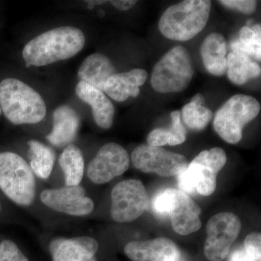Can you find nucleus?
I'll list each match as a JSON object with an SVG mask.
<instances>
[{
	"instance_id": "1",
	"label": "nucleus",
	"mask_w": 261,
	"mask_h": 261,
	"mask_svg": "<svg viewBox=\"0 0 261 261\" xmlns=\"http://www.w3.org/2000/svg\"><path fill=\"white\" fill-rule=\"evenodd\" d=\"M86 38L81 29L60 27L34 37L25 44L22 56L25 66L40 67L69 59L83 49Z\"/></svg>"
},
{
	"instance_id": "2",
	"label": "nucleus",
	"mask_w": 261,
	"mask_h": 261,
	"mask_svg": "<svg viewBox=\"0 0 261 261\" xmlns=\"http://www.w3.org/2000/svg\"><path fill=\"white\" fill-rule=\"evenodd\" d=\"M0 106L15 125L35 124L45 118L47 106L35 89L22 81L5 79L0 83Z\"/></svg>"
},
{
	"instance_id": "3",
	"label": "nucleus",
	"mask_w": 261,
	"mask_h": 261,
	"mask_svg": "<svg viewBox=\"0 0 261 261\" xmlns=\"http://www.w3.org/2000/svg\"><path fill=\"white\" fill-rule=\"evenodd\" d=\"M211 11L209 0H185L171 5L160 18V32L171 40H190L205 28Z\"/></svg>"
},
{
	"instance_id": "4",
	"label": "nucleus",
	"mask_w": 261,
	"mask_h": 261,
	"mask_svg": "<svg viewBox=\"0 0 261 261\" xmlns=\"http://www.w3.org/2000/svg\"><path fill=\"white\" fill-rule=\"evenodd\" d=\"M227 161L226 152L221 147H214L200 152L178 175L181 191L187 195H212L216 189L217 176Z\"/></svg>"
},
{
	"instance_id": "5",
	"label": "nucleus",
	"mask_w": 261,
	"mask_h": 261,
	"mask_svg": "<svg viewBox=\"0 0 261 261\" xmlns=\"http://www.w3.org/2000/svg\"><path fill=\"white\" fill-rule=\"evenodd\" d=\"M194 73L195 68L190 51L183 46H175L154 65L151 85L159 93H178L190 86Z\"/></svg>"
},
{
	"instance_id": "6",
	"label": "nucleus",
	"mask_w": 261,
	"mask_h": 261,
	"mask_svg": "<svg viewBox=\"0 0 261 261\" xmlns=\"http://www.w3.org/2000/svg\"><path fill=\"white\" fill-rule=\"evenodd\" d=\"M0 190L17 205L29 206L35 199V175L18 154L0 152Z\"/></svg>"
},
{
	"instance_id": "7",
	"label": "nucleus",
	"mask_w": 261,
	"mask_h": 261,
	"mask_svg": "<svg viewBox=\"0 0 261 261\" xmlns=\"http://www.w3.org/2000/svg\"><path fill=\"white\" fill-rule=\"evenodd\" d=\"M257 99L246 94H235L218 110L214 128L222 140L228 144H238L243 138V128L253 121L260 111Z\"/></svg>"
},
{
	"instance_id": "8",
	"label": "nucleus",
	"mask_w": 261,
	"mask_h": 261,
	"mask_svg": "<svg viewBox=\"0 0 261 261\" xmlns=\"http://www.w3.org/2000/svg\"><path fill=\"white\" fill-rule=\"evenodd\" d=\"M152 207L159 216H169L173 229L178 234H190L202 226L200 206L180 190L167 189L160 192L154 197Z\"/></svg>"
},
{
	"instance_id": "9",
	"label": "nucleus",
	"mask_w": 261,
	"mask_h": 261,
	"mask_svg": "<svg viewBox=\"0 0 261 261\" xmlns=\"http://www.w3.org/2000/svg\"><path fill=\"white\" fill-rule=\"evenodd\" d=\"M148 205V194L140 180H123L115 185L111 192V215L117 223L135 221Z\"/></svg>"
},
{
	"instance_id": "10",
	"label": "nucleus",
	"mask_w": 261,
	"mask_h": 261,
	"mask_svg": "<svg viewBox=\"0 0 261 261\" xmlns=\"http://www.w3.org/2000/svg\"><path fill=\"white\" fill-rule=\"evenodd\" d=\"M241 228V221L233 213H220L212 216L206 225L205 257L211 261L226 258Z\"/></svg>"
},
{
	"instance_id": "11",
	"label": "nucleus",
	"mask_w": 261,
	"mask_h": 261,
	"mask_svg": "<svg viewBox=\"0 0 261 261\" xmlns=\"http://www.w3.org/2000/svg\"><path fill=\"white\" fill-rule=\"evenodd\" d=\"M132 162L142 172L155 173L162 177L177 176L189 164L183 154L147 144H142L134 149Z\"/></svg>"
},
{
	"instance_id": "12",
	"label": "nucleus",
	"mask_w": 261,
	"mask_h": 261,
	"mask_svg": "<svg viewBox=\"0 0 261 261\" xmlns=\"http://www.w3.org/2000/svg\"><path fill=\"white\" fill-rule=\"evenodd\" d=\"M130 166L126 149L115 142L106 144L89 163L87 176L95 185H104L123 174Z\"/></svg>"
},
{
	"instance_id": "13",
	"label": "nucleus",
	"mask_w": 261,
	"mask_h": 261,
	"mask_svg": "<svg viewBox=\"0 0 261 261\" xmlns=\"http://www.w3.org/2000/svg\"><path fill=\"white\" fill-rule=\"evenodd\" d=\"M40 200L51 210L73 216H87L94 207L93 201L86 196L85 189L81 185L46 189Z\"/></svg>"
},
{
	"instance_id": "14",
	"label": "nucleus",
	"mask_w": 261,
	"mask_h": 261,
	"mask_svg": "<svg viewBox=\"0 0 261 261\" xmlns=\"http://www.w3.org/2000/svg\"><path fill=\"white\" fill-rule=\"evenodd\" d=\"M124 252L132 261H175L180 257L176 244L166 238L129 242Z\"/></svg>"
},
{
	"instance_id": "15",
	"label": "nucleus",
	"mask_w": 261,
	"mask_h": 261,
	"mask_svg": "<svg viewBox=\"0 0 261 261\" xmlns=\"http://www.w3.org/2000/svg\"><path fill=\"white\" fill-rule=\"evenodd\" d=\"M53 261H97L99 244L88 236L57 238L49 244Z\"/></svg>"
},
{
	"instance_id": "16",
	"label": "nucleus",
	"mask_w": 261,
	"mask_h": 261,
	"mask_svg": "<svg viewBox=\"0 0 261 261\" xmlns=\"http://www.w3.org/2000/svg\"><path fill=\"white\" fill-rule=\"evenodd\" d=\"M75 93L80 99L92 107L94 121L98 126L104 129L112 126L115 108L104 92L80 81L75 87Z\"/></svg>"
},
{
	"instance_id": "17",
	"label": "nucleus",
	"mask_w": 261,
	"mask_h": 261,
	"mask_svg": "<svg viewBox=\"0 0 261 261\" xmlns=\"http://www.w3.org/2000/svg\"><path fill=\"white\" fill-rule=\"evenodd\" d=\"M148 73L142 68L116 73L111 75L104 87V92L116 102H124L128 97H138L140 87L144 85Z\"/></svg>"
},
{
	"instance_id": "18",
	"label": "nucleus",
	"mask_w": 261,
	"mask_h": 261,
	"mask_svg": "<svg viewBox=\"0 0 261 261\" xmlns=\"http://www.w3.org/2000/svg\"><path fill=\"white\" fill-rule=\"evenodd\" d=\"M53 125L50 133L46 137L48 142L56 147H64L75 140L80 126V117L73 108L61 106L53 112Z\"/></svg>"
},
{
	"instance_id": "19",
	"label": "nucleus",
	"mask_w": 261,
	"mask_h": 261,
	"mask_svg": "<svg viewBox=\"0 0 261 261\" xmlns=\"http://www.w3.org/2000/svg\"><path fill=\"white\" fill-rule=\"evenodd\" d=\"M200 54L205 69L215 76H222L227 69V43L224 35L211 33L200 47Z\"/></svg>"
},
{
	"instance_id": "20",
	"label": "nucleus",
	"mask_w": 261,
	"mask_h": 261,
	"mask_svg": "<svg viewBox=\"0 0 261 261\" xmlns=\"http://www.w3.org/2000/svg\"><path fill=\"white\" fill-rule=\"evenodd\" d=\"M116 73V67L108 56L94 53L87 57L82 63L78 76L81 81L104 92L106 82Z\"/></svg>"
},
{
	"instance_id": "21",
	"label": "nucleus",
	"mask_w": 261,
	"mask_h": 261,
	"mask_svg": "<svg viewBox=\"0 0 261 261\" xmlns=\"http://www.w3.org/2000/svg\"><path fill=\"white\" fill-rule=\"evenodd\" d=\"M226 73L231 83L241 86L260 76L261 68L256 61L246 55L231 51L227 56Z\"/></svg>"
},
{
	"instance_id": "22",
	"label": "nucleus",
	"mask_w": 261,
	"mask_h": 261,
	"mask_svg": "<svg viewBox=\"0 0 261 261\" xmlns=\"http://www.w3.org/2000/svg\"><path fill=\"white\" fill-rule=\"evenodd\" d=\"M171 126L168 128H159L151 130L147 137V145L162 147L168 145H181L187 140V130L181 121V112L171 113Z\"/></svg>"
},
{
	"instance_id": "23",
	"label": "nucleus",
	"mask_w": 261,
	"mask_h": 261,
	"mask_svg": "<svg viewBox=\"0 0 261 261\" xmlns=\"http://www.w3.org/2000/svg\"><path fill=\"white\" fill-rule=\"evenodd\" d=\"M66 186L80 185L84 174V154L78 146L70 144L63 149L59 159Z\"/></svg>"
},
{
	"instance_id": "24",
	"label": "nucleus",
	"mask_w": 261,
	"mask_h": 261,
	"mask_svg": "<svg viewBox=\"0 0 261 261\" xmlns=\"http://www.w3.org/2000/svg\"><path fill=\"white\" fill-rule=\"evenodd\" d=\"M28 145L29 166L33 173L41 179H47L50 176L56 161L54 150L37 140L29 141Z\"/></svg>"
},
{
	"instance_id": "25",
	"label": "nucleus",
	"mask_w": 261,
	"mask_h": 261,
	"mask_svg": "<svg viewBox=\"0 0 261 261\" xmlns=\"http://www.w3.org/2000/svg\"><path fill=\"white\" fill-rule=\"evenodd\" d=\"M204 96L197 94L182 108L181 116L184 123L192 130L205 129L212 120V111L204 106Z\"/></svg>"
},
{
	"instance_id": "26",
	"label": "nucleus",
	"mask_w": 261,
	"mask_h": 261,
	"mask_svg": "<svg viewBox=\"0 0 261 261\" xmlns=\"http://www.w3.org/2000/svg\"><path fill=\"white\" fill-rule=\"evenodd\" d=\"M231 51H240L252 59L261 61L260 24L246 25L241 28L238 39L230 43Z\"/></svg>"
},
{
	"instance_id": "27",
	"label": "nucleus",
	"mask_w": 261,
	"mask_h": 261,
	"mask_svg": "<svg viewBox=\"0 0 261 261\" xmlns=\"http://www.w3.org/2000/svg\"><path fill=\"white\" fill-rule=\"evenodd\" d=\"M0 261H29L18 245L6 240L0 243Z\"/></svg>"
},
{
	"instance_id": "28",
	"label": "nucleus",
	"mask_w": 261,
	"mask_h": 261,
	"mask_svg": "<svg viewBox=\"0 0 261 261\" xmlns=\"http://www.w3.org/2000/svg\"><path fill=\"white\" fill-rule=\"evenodd\" d=\"M219 3L228 9L237 10L246 15L253 13L257 5V2L255 0H221Z\"/></svg>"
},
{
	"instance_id": "29",
	"label": "nucleus",
	"mask_w": 261,
	"mask_h": 261,
	"mask_svg": "<svg viewBox=\"0 0 261 261\" xmlns=\"http://www.w3.org/2000/svg\"><path fill=\"white\" fill-rule=\"evenodd\" d=\"M244 250L255 261H260L261 234L252 232L247 235L244 243Z\"/></svg>"
},
{
	"instance_id": "30",
	"label": "nucleus",
	"mask_w": 261,
	"mask_h": 261,
	"mask_svg": "<svg viewBox=\"0 0 261 261\" xmlns=\"http://www.w3.org/2000/svg\"><path fill=\"white\" fill-rule=\"evenodd\" d=\"M109 3L117 10L126 11L135 7L137 2L135 0H113Z\"/></svg>"
},
{
	"instance_id": "31",
	"label": "nucleus",
	"mask_w": 261,
	"mask_h": 261,
	"mask_svg": "<svg viewBox=\"0 0 261 261\" xmlns=\"http://www.w3.org/2000/svg\"><path fill=\"white\" fill-rule=\"evenodd\" d=\"M230 261H255L243 249H238L230 257Z\"/></svg>"
},
{
	"instance_id": "32",
	"label": "nucleus",
	"mask_w": 261,
	"mask_h": 261,
	"mask_svg": "<svg viewBox=\"0 0 261 261\" xmlns=\"http://www.w3.org/2000/svg\"><path fill=\"white\" fill-rule=\"evenodd\" d=\"M88 4V8L89 10H92L96 6V5H100L106 4V3H109V1H106V0H89V1H85Z\"/></svg>"
},
{
	"instance_id": "33",
	"label": "nucleus",
	"mask_w": 261,
	"mask_h": 261,
	"mask_svg": "<svg viewBox=\"0 0 261 261\" xmlns=\"http://www.w3.org/2000/svg\"><path fill=\"white\" fill-rule=\"evenodd\" d=\"M2 113V109H1V106H0V116H1Z\"/></svg>"
},
{
	"instance_id": "34",
	"label": "nucleus",
	"mask_w": 261,
	"mask_h": 261,
	"mask_svg": "<svg viewBox=\"0 0 261 261\" xmlns=\"http://www.w3.org/2000/svg\"><path fill=\"white\" fill-rule=\"evenodd\" d=\"M175 261H181V259H180V257H179V258H178V260H175Z\"/></svg>"
},
{
	"instance_id": "35",
	"label": "nucleus",
	"mask_w": 261,
	"mask_h": 261,
	"mask_svg": "<svg viewBox=\"0 0 261 261\" xmlns=\"http://www.w3.org/2000/svg\"><path fill=\"white\" fill-rule=\"evenodd\" d=\"M0 211H1V204H0Z\"/></svg>"
}]
</instances>
